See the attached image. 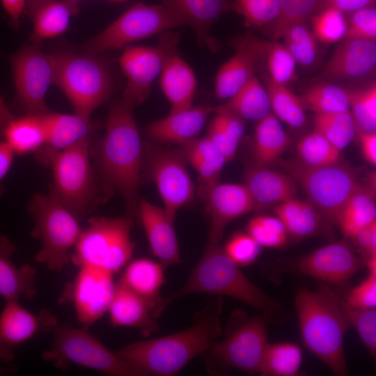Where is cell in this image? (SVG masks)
<instances>
[{"mask_svg":"<svg viewBox=\"0 0 376 376\" xmlns=\"http://www.w3.org/2000/svg\"><path fill=\"white\" fill-rule=\"evenodd\" d=\"M250 50L256 62L263 60L267 65L269 77L274 82L287 86L295 79L297 62L285 45L265 40L251 35L238 36L231 42Z\"/></svg>","mask_w":376,"mask_h":376,"instance_id":"obj_29","label":"cell"},{"mask_svg":"<svg viewBox=\"0 0 376 376\" xmlns=\"http://www.w3.org/2000/svg\"><path fill=\"white\" fill-rule=\"evenodd\" d=\"M219 107L243 120H259L271 113L268 93L254 75L233 97Z\"/></svg>","mask_w":376,"mask_h":376,"instance_id":"obj_36","label":"cell"},{"mask_svg":"<svg viewBox=\"0 0 376 376\" xmlns=\"http://www.w3.org/2000/svg\"><path fill=\"white\" fill-rule=\"evenodd\" d=\"M315 130L341 152L353 139L357 127L350 110L315 113Z\"/></svg>","mask_w":376,"mask_h":376,"instance_id":"obj_41","label":"cell"},{"mask_svg":"<svg viewBox=\"0 0 376 376\" xmlns=\"http://www.w3.org/2000/svg\"><path fill=\"white\" fill-rule=\"evenodd\" d=\"M344 38L375 41L376 9L374 6L357 10L350 14Z\"/></svg>","mask_w":376,"mask_h":376,"instance_id":"obj_51","label":"cell"},{"mask_svg":"<svg viewBox=\"0 0 376 376\" xmlns=\"http://www.w3.org/2000/svg\"><path fill=\"white\" fill-rule=\"evenodd\" d=\"M375 1V0H322L320 10L325 7H332L344 14H350L357 10L373 6Z\"/></svg>","mask_w":376,"mask_h":376,"instance_id":"obj_56","label":"cell"},{"mask_svg":"<svg viewBox=\"0 0 376 376\" xmlns=\"http://www.w3.org/2000/svg\"><path fill=\"white\" fill-rule=\"evenodd\" d=\"M212 113V106H191L171 111L166 117L148 125L144 132L148 137L159 143L182 144L196 138Z\"/></svg>","mask_w":376,"mask_h":376,"instance_id":"obj_24","label":"cell"},{"mask_svg":"<svg viewBox=\"0 0 376 376\" xmlns=\"http://www.w3.org/2000/svg\"><path fill=\"white\" fill-rule=\"evenodd\" d=\"M53 340L42 358L65 370L72 364L114 376H132L116 352L110 351L84 328L56 325Z\"/></svg>","mask_w":376,"mask_h":376,"instance_id":"obj_11","label":"cell"},{"mask_svg":"<svg viewBox=\"0 0 376 376\" xmlns=\"http://www.w3.org/2000/svg\"><path fill=\"white\" fill-rule=\"evenodd\" d=\"M27 210L34 222L31 235L41 243L35 260L52 270L62 271L70 260V249L82 231L79 218L51 192L35 194Z\"/></svg>","mask_w":376,"mask_h":376,"instance_id":"obj_5","label":"cell"},{"mask_svg":"<svg viewBox=\"0 0 376 376\" xmlns=\"http://www.w3.org/2000/svg\"><path fill=\"white\" fill-rule=\"evenodd\" d=\"M233 47L235 54L221 65L216 75L214 91L219 100L233 97L255 75V55L245 47Z\"/></svg>","mask_w":376,"mask_h":376,"instance_id":"obj_32","label":"cell"},{"mask_svg":"<svg viewBox=\"0 0 376 376\" xmlns=\"http://www.w3.org/2000/svg\"><path fill=\"white\" fill-rule=\"evenodd\" d=\"M281 38L297 63L310 66L315 63L318 56L316 38L306 23L290 26Z\"/></svg>","mask_w":376,"mask_h":376,"instance_id":"obj_46","label":"cell"},{"mask_svg":"<svg viewBox=\"0 0 376 376\" xmlns=\"http://www.w3.org/2000/svg\"><path fill=\"white\" fill-rule=\"evenodd\" d=\"M328 290L337 301L350 325L354 327L361 340L373 357L376 354V311L354 306L348 303L327 285Z\"/></svg>","mask_w":376,"mask_h":376,"instance_id":"obj_44","label":"cell"},{"mask_svg":"<svg viewBox=\"0 0 376 376\" xmlns=\"http://www.w3.org/2000/svg\"><path fill=\"white\" fill-rule=\"evenodd\" d=\"M323 68L320 77L329 81H357L375 71V41L347 39L340 40Z\"/></svg>","mask_w":376,"mask_h":376,"instance_id":"obj_20","label":"cell"},{"mask_svg":"<svg viewBox=\"0 0 376 376\" xmlns=\"http://www.w3.org/2000/svg\"><path fill=\"white\" fill-rule=\"evenodd\" d=\"M290 139L279 118L269 113L258 120L253 141L256 164L267 166L276 162L286 150Z\"/></svg>","mask_w":376,"mask_h":376,"instance_id":"obj_34","label":"cell"},{"mask_svg":"<svg viewBox=\"0 0 376 376\" xmlns=\"http://www.w3.org/2000/svg\"><path fill=\"white\" fill-rule=\"evenodd\" d=\"M185 25L194 30L198 41L216 52L219 42L210 34L213 24L232 6L229 0H161Z\"/></svg>","mask_w":376,"mask_h":376,"instance_id":"obj_23","label":"cell"},{"mask_svg":"<svg viewBox=\"0 0 376 376\" xmlns=\"http://www.w3.org/2000/svg\"><path fill=\"white\" fill-rule=\"evenodd\" d=\"M232 6L242 15L246 26L260 27L276 19L280 0H232Z\"/></svg>","mask_w":376,"mask_h":376,"instance_id":"obj_49","label":"cell"},{"mask_svg":"<svg viewBox=\"0 0 376 376\" xmlns=\"http://www.w3.org/2000/svg\"><path fill=\"white\" fill-rule=\"evenodd\" d=\"M200 193L210 219L208 242H219L230 222L256 210L253 197L244 185L217 182L200 189Z\"/></svg>","mask_w":376,"mask_h":376,"instance_id":"obj_19","label":"cell"},{"mask_svg":"<svg viewBox=\"0 0 376 376\" xmlns=\"http://www.w3.org/2000/svg\"><path fill=\"white\" fill-rule=\"evenodd\" d=\"M302 351L295 343H268L262 359L260 371L266 376H297L300 375Z\"/></svg>","mask_w":376,"mask_h":376,"instance_id":"obj_38","label":"cell"},{"mask_svg":"<svg viewBox=\"0 0 376 376\" xmlns=\"http://www.w3.org/2000/svg\"><path fill=\"white\" fill-rule=\"evenodd\" d=\"M357 130L360 132L376 131V85L373 82L360 88H345Z\"/></svg>","mask_w":376,"mask_h":376,"instance_id":"obj_42","label":"cell"},{"mask_svg":"<svg viewBox=\"0 0 376 376\" xmlns=\"http://www.w3.org/2000/svg\"><path fill=\"white\" fill-rule=\"evenodd\" d=\"M71 1H77V0H71Z\"/></svg>","mask_w":376,"mask_h":376,"instance_id":"obj_62","label":"cell"},{"mask_svg":"<svg viewBox=\"0 0 376 376\" xmlns=\"http://www.w3.org/2000/svg\"><path fill=\"white\" fill-rule=\"evenodd\" d=\"M75 1L71 0H27L25 9L33 22V42L38 43L56 37L68 27L76 13Z\"/></svg>","mask_w":376,"mask_h":376,"instance_id":"obj_28","label":"cell"},{"mask_svg":"<svg viewBox=\"0 0 376 376\" xmlns=\"http://www.w3.org/2000/svg\"><path fill=\"white\" fill-rule=\"evenodd\" d=\"M376 221V205L372 192L362 187L349 199L340 212L337 224L349 237Z\"/></svg>","mask_w":376,"mask_h":376,"instance_id":"obj_37","label":"cell"},{"mask_svg":"<svg viewBox=\"0 0 376 376\" xmlns=\"http://www.w3.org/2000/svg\"><path fill=\"white\" fill-rule=\"evenodd\" d=\"M305 109L315 113H327L350 110L345 88L322 82L312 85L299 96Z\"/></svg>","mask_w":376,"mask_h":376,"instance_id":"obj_40","label":"cell"},{"mask_svg":"<svg viewBox=\"0 0 376 376\" xmlns=\"http://www.w3.org/2000/svg\"><path fill=\"white\" fill-rule=\"evenodd\" d=\"M246 230L263 247L279 249L288 242L286 229L277 217H256L249 221Z\"/></svg>","mask_w":376,"mask_h":376,"instance_id":"obj_47","label":"cell"},{"mask_svg":"<svg viewBox=\"0 0 376 376\" xmlns=\"http://www.w3.org/2000/svg\"><path fill=\"white\" fill-rule=\"evenodd\" d=\"M369 274L357 286L352 288L345 299L350 304L366 308L376 307V267L369 268Z\"/></svg>","mask_w":376,"mask_h":376,"instance_id":"obj_53","label":"cell"},{"mask_svg":"<svg viewBox=\"0 0 376 376\" xmlns=\"http://www.w3.org/2000/svg\"><path fill=\"white\" fill-rule=\"evenodd\" d=\"M3 139L15 155L35 152L46 139L42 114H26L23 117H15L6 127Z\"/></svg>","mask_w":376,"mask_h":376,"instance_id":"obj_35","label":"cell"},{"mask_svg":"<svg viewBox=\"0 0 376 376\" xmlns=\"http://www.w3.org/2000/svg\"><path fill=\"white\" fill-rule=\"evenodd\" d=\"M138 217L151 251L164 268L180 263V249L173 221L164 210L141 198L139 202Z\"/></svg>","mask_w":376,"mask_h":376,"instance_id":"obj_22","label":"cell"},{"mask_svg":"<svg viewBox=\"0 0 376 376\" xmlns=\"http://www.w3.org/2000/svg\"><path fill=\"white\" fill-rule=\"evenodd\" d=\"M264 81L274 115L292 127H301L305 124L306 115L299 97L287 86L277 84L269 77L265 76Z\"/></svg>","mask_w":376,"mask_h":376,"instance_id":"obj_39","label":"cell"},{"mask_svg":"<svg viewBox=\"0 0 376 376\" xmlns=\"http://www.w3.org/2000/svg\"><path fill=\"white\" fill-rule=\"evenodd\" d=\"M244 185L253 197L256 210L295 198L294 179L265 166L255 164L249 168Z\"/></svg>","mask_w":376,"mask_h":376,"instance_id":"obj_26","label":"cell"},{"mask_svg":"<svg viewBox=\"0 0 376 376\" xmlns=\"http://www.w3.org/2000/svg\"><path fill=\"white\" fill-rule=\"evenodd\" d=\"M13 71L15 88L27 114L41 115L49 111L45 98L53 84L55 54L42 52L38 43L26 46L14 56Z\"/></svg>","mask_w":376,"mask_h":376,"instance_id":"obj_15","label":"cell"},{"mask_svg":"<svg viewBox=\"0 0 376 376\" xmlns=\"http://www.w3.org/2000/svg\"><path fill=\"white\" fill-rule=\"evenodd\" d=\"M107 312L113 326L136 328L145 336L158 328L152 306L120 281L116 283Z\"/></svg>","mask_w":376,"mask_h":376,"instance_id":"obj_25","label":"cell"},{"mask_svg":"<svg viewBox=\"0 0 376 376\" xmlns=\"http://www.w3.org/2000/svg\"><path fill=\"white\" fill-rule=\"evenodd\" d=\"M53 84L69 100L75 114L86 119L110 95L112 81L106 65L91 54H56Z\"/></svg>","mask_w":376,"mask_h":376,"instance_id":"obj_7","label":"cell"},{"mask_svg":"<svg viewBox=\"0 0 376 376\" xmlns=\"http://www.w3.org/2000/svg\"><path fill=\"white\" fill-rule=\"evenodd\" d=\"M91 139H84L58 153L50 166V191L79 218L88 214L95 203L96 188L90 164Z\"/></svg>","mask_w":376,"mask_h":376,"instance_id":"obj_9","label":"cell"},{"mask_svg":"<svg viewBox=\"0 0 376 376\" xmlns=\"http://www.w3.org/2000/svg\"><path fill=\"white\" fill-rule=\"evenodd\" d=\"M160 86L171 104V111L192 106L196 89V77L176 52L165 63L161 72Z\"/></svg>","mask_w":376,"mask_h":376,"instance_id":"obj_30","label":"cell"},{"mask_svg":"<svg viewBox=\"0 0 376 376\" xmlns=\"http://www.w3.org/2000/svg\"><path fill=\"white\" fill-rule=\"evenodd\" d=\"M17 249L9 238L0 233V295L8 301H19L20 297L36 295V269L30 265L16 266L11 256Z\"/></svg>","mask_w":376,"mask_h":376,"instance_id":"obj_27","label":"cell"},{"mask_svg":"<svg viewBox=\"0 0 376 376\" xmlns=\"http://www.w3.org/2000/svg\"><path fill=\"white\" fill-rule=\"evenodd\" d=\"M57 324L47 311L35 315L19 301H6L0 314V361H12L19 345L42 332H52Z\"/></svg>","mask_w":376,"mask_h":376,"instance_id":"obj_18","label":"cell"},{"mask_svg":"<svg viewBox=\"0 0 376 376\" xmlns=\"http://www.w3.org/2000/svg\"><path fill=\"white\" fill-rule=\"evenodd\" d=\"M15 155L6 141L0 138V197L4 193L3 180L11 167Z\"/></svg>","mask_w":376,"mask_h":376,"instance_id":"obj_57","label":"cell"},{"mask_svg":"<svg viewBox=\"0 0 376 376\" xmlns=\"http://www.w3.org/2000/svg\"><path fill=\"white\" fill-rule=\"evenodd\" d=\"M322 0H280L279 12L272 23L274 39L281 38L290 26L306 23L319 10Z\"/></svg>","mask_w":376,"mask_h":376,"instance_id":"obj_45","label":"cell"},{"mask_svg":"<svg viewBox=\"0 0 376 376\" xmlns=\"http://www.w3.org/2000/svg\"><path fill=\"white\" fill-rule=\"evenodd\" d=\"M267 323L262 315L248 316L235 311L228 324L226 338L214 342L205 352L219 368L259 373L268 344Z\"/></svg>","mask_w":376,"mask_h":376,"instance_id":"obj_10","label":"cell"},{"mask_svg":"<svg viewBox=\"0 0 376 376\" xmlns=\"http://www.w3.org/2000/svg\"><path fill=\"white\" fill-rule=\"evenodd\" d=\"M181 145V148L178 150L181 154H191L198 157L221 172L227 162L222 153L207 136L195 138Z\"/></svg>","mask_w":376,"mask_h":376,"instance_id":"obj_52","label":"cell"},{"mask_svg":"<svg viewBox=\"0 0 376 376\" xmlns=\"http://www.w3.org/2000/svg\"><path fill=\"white\" fill-rule=\"evenodd\" d=\"M345 242L331 243L295 259L283 260L274 266L276 272H290L309 276L336 286H344L365 265Z\"/></svg>","mask_w":376,"mask_h":376,"instance_id":"obj_14","label":"cell"},{"mask_svg":"<svg viewBox=\"0 0 376 376\" xmlns=\"http://www.w3.org/2000/svg\"><path fill=\"white\" fill-rule=\"evenodd\" d=\"M79 267L64 297L70 298L79 323L88 329L108 311L116 283L111 272L93 266Z\"/></svg>","mask_w":376,"mask_h":376,"instance_id":"obj_17","label":"cell"},{"mask_svg":"<svg viewBox=\"0 0 376 376\" xmlns=\"http://www.w3.org/2000/svg\"><path fill=\"white\" fill-rule=\"evenodd\" d=\"M195 293L230 297L253 308L268 322L283 324L288 313L283 306L257 287L218 243L208 244L185 284L172 295L161 298L154 311L157 319L176 299Z\"/></svg>","mask_w":376,"mask_h":376,"instance_id":"obj_2","label":"cell"},{"mask_svg":"<svg viewBox=\"0 0 376 376\" xmlns=\"http://www.w3.org/2000/svg\"><path fill=\"white\" fill-rule=\"evenodd\" d=\"M320 289L301 287L296 292L297 309L302 341L308 350L339 376L348 375L343 339L350 324L327 285Z\"/></svg>","mask_w":376,"mask_h":376,"instance_id":"obj_4","label":"cell"},{"mask_svg":"<svg viewBox=\"0 0 376 376\" xmlns=\"http://www.w3.org/2000/svg\"><path fill=\"white\" fill-rule=\"evenodd\" d=\"M15 117L0 97V138H3L6 127Z\"/></svg>","mask_w":376,"mask_h":376,"instance_id":"obj_60","label":"cell"},{"mask_svg":"<svg viewBox=\"0 0 376 376\" xmlns=\"http://www.w3.org/2000/svg\"><path fill=\"white\" fill-rule=\"evenodd\" d=\"M182 25H185L183 22L163 4L139 3L86 42L83 49L88 54H96Z\"/></svg>","mask_w":376,"mask_h":376,"instance_id":"obj_12","label":"cell"},{"mask_svg":"<svg viewBox=\"0 0 376 376\" xmlns=\"http://www.w3.org/2000/svg\"><path fill=\"white\" fill-rule=\"evenodd\" d=\"M362 154L369 164H376V132H359Z\"/></svg>","mask_w":376,"mask_h":376,"instance_id":"obj_58","label":"cell"},{"mask_svg":"<svg viewBox=\"0 0 376 376\" xmlns=\"http://www.w3.org/2000/svg\"><path fill=\"white\" fill-rule=\"evenodd\" d=\"M262 248L247 233H238L232 236L224 249L240 267L253 263L259 257Z\"/></svg>","mask_w":376,"mask_h":376,"instance_id":"obj_50","label":"cell"},{"mask_svg":"<svg viewBox=\"0 0 376 376\" xmlns=\"http://www.w3.org/2000/svg\"><path fill=\"white\" fill-rule=\"evenodd\" d=\"M46 139L34 153L42 165L50 166L54 157L77 142L90 137L93 124L90 119L75 113L65 114L49 111L42 114Z\"/></svg>","mask_w":376,"mask_h":376,"instance_id":"obj_21","label":"cell"},{"mask_svg":"<svg viewBox=\"0 0 376 376\" xmlns=\"http://www.w3.org/2000/svg\"><path fill=\"white\" fill-rule=\"evenodd\" d=\"M147 173L155 182L164 204V211L173 221L177 212L194 198V186L179 151L147 148Z\"/></svg>","mask_w":376,"mask_h":376,"instance_id":"obj_16","label":"cell"},{"mask_svg":"<svg viewBox=\"0 0 376 376\" xmlns=\"http://www.w3.org/2000/svg\"><path fill=\"white\" fill-rule=\"evenodd\" d=\"M110 1L116 2V3H120V2L125 1V0H110Z\"/></svg>","mask_w":376,"mask_h":376,"instance_id":"obj_61","label":"cell"},{"mask_svg":"<svg viewBox=\"0 0 376 376\" xmlns=\"http://www.w3.org/2000/svg\"><path fill=\"white\" fill-rule=\"evenodd\" d=\"M164 269L159 262L148 258H139L127 265L119 280L129 289L146 299L152 306L153 314L161 299L159 292L164 283Z\"/></svg>","mask_w":376,"mask_h":376,"instance_id":"obj_31","label":"cell"},{"mask_svg":"<svg viewBox=\"0 0 376 376\" xmlns=\"http://www.w3.org/2000/svg\"><path fill=\"white\" fill-rule=\"evenodd\" d=\"M1 3L15 26H18L19 19L24 11L26 0H1Z\"/></svg>","mask_w":376,"mask_h":376,"instance_id":"obj_59","label":"cell"},{"mask_svg":"<svg viewBox=\"0 0 376 376\" xmlns=\"http://www.w3.org/2000/svg\"><path fill=\"white\" fill-rule=\"evenodd\" d=\"M283 166L301 185L310 203L335 224L349 199L361 187L355 173L339 162L313 167L299 161H287Z\"/></svg>","mask_w":376,"mask_h":376,"instance_id":"obj_8","label":"cell"},{"mask_svg":"<svg viewBox=\"0 0 376 376\" xmlns=\"http://www.w3.org/2000/svg\"><path fill=\"white\" fill-rule=\"evenodd\" d=\"M313 34L324 43L340 41L345 37L347 21L345 14L332 7L318 10L312 18Z\"/></svg>","mask_w":376,"mask_h":376,"instance_id":"obj_48","label":"cell"},{"mask_svg":"<svg viewBox=\"0 0 376 376\" xmlns=\"http://www.w3.org/2000/svg\"><path fill=\"white\" fill-rule=\"evenodd\" d=\"M132 220L126 217H93L82 230L70 257L78 267L93 266L113 274L130 260L134 250Z\"/></svg>","mask_w":376,"mask_h":376,"instance_id":"obj_6","label":"cell"},{"mask_svg":"<svg viewBox=\"0 0 376 376\" xmlns=\"http://www.w3.org/2000/svg\"><path fill=\"white\" fill-rule=\"evenodd\" d=\"M350 238L361 252L366 263L368 259L376 256V221L363 228Z\"/></svg>","mask_w":376,"mask_h":376,"instance_id":"obj_55","label":"cell"},{"mask_svg":"<svg viewBox=\"0 0 376 376\" xmlns=\"http://www.w3.org/2000/svg\"><path fill=\"white\" fill-rule=\"evenodd\" d=\"M133 109L123 99L111 104L104 136L96 161L106 194L118 191L127 217L138 216V187L142 164V143Z\"/></svg>","mask_w":376,"mask_h":376,"instance_id":"obj_3","label":"cell"},{"mask_svg":"<svg viewBox=\"0 0 376 376\" xmlns=\"http://www.w3.org/2000/svg\"><path fill=\"white\" fill-rule=\"evenodd\" d=\"M180 36L169 31L161 33L154 47L127 46L118 63L127 79L123 100L134 107L146 100L155 79L161 74L167 58L177 50Z\"/></svg>","mask_w":376,"mask_h":376,"instance_id":"obj_13","label":"cell"},{"mask_svg":"<svg viewBox=\"0 0 376 376\" xmlns=\"http://www.w3.org/2000/svg\"><path fill=\"white\" fill-rule=\"evenodd\" d=\"M299 162L308 166H322L338 162L340 151L314 130L305 135L296 146Z\"/></svg>","mask_w":376,"mask_h":376,"instance_id":"obj_43","label":"cell"},{"mask_svg":"<svg viewBox=\"0 0 376 376\" xmlns=\"http://www.w3.org/2000/svg\"><path fill=\"white\" fill-rule=\"evenodd\" d=\"M219 150L226 162L231 160L235 155L239 143L235 141L220 125L214 117L207 129L206 136Z\"/></svg>","mask_w":376,"mask_h":376,"instance_id":"obj_54","label":"cell"},{"mask_svg":"<svg viewBox=\"0 0 376 376\" xmlns=\"http://www.w3.org/2000/svg\"><path fill=\"white\" fill-rule=\"evenodd\" d=\"M223 297L214 296L179 332L125 345L116 354L132 376H172L204 354L221 333Z\"/></svg>","mask_w":376,"mask_h":376,"instance_id":"obj_1","label":"cell"},{"mask_svg":"<svg viewBox=\"0 0 376 376\" xmlns=\"http://www.w3.org/2000/svg\"><path fill=\"white\" fill-rule=\"evenodd\" d=\"M0 372H1V368H0Z\"/></svg>","mask_w":376,"mask_h":376,"instance_id":"obj_63","label":"cell"},{"mask_svg":"<svg viewBox=\"0 0 376 376\" xmlns=\"http://www.w3.org/2000/svg\"><path fill=\"white\" fill-rule=\"evenodd\" d=\"M276 217L283 224L288 235L302 240L315 235L322 227L321 214L310 203L293 198L276 205Z\"/></svg>","mask_w":376,"mask_h":376,"instance_id":"obj_33","label":"cell"}]
</instances>
